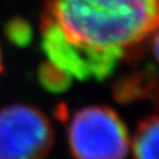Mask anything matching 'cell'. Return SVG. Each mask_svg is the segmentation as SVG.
<instances>
[{"label":"cell","instance_id":"obj_1","mask_svg":"<svg viewBox=\"0 0 159 159\" xmlns=\"http://www.w3.org/2000/svg\"><path fill=\"white\" fill-rule=\"evenodd\" d=\"M158 0H47L41 29L69 45L122 60L157 32Z\"/></svg>","mask_w":159,"mask_h":159},{"label":"cell","instance_id":"obj_2","mask_svg":"<svg viewBox=\"0 0 159 159\" xmlns=\"http://www.w3.org/2000/svg\"><path fill=\"white\" fill-rule=\"evenodd\" d=\"M68 142L74 159H125L129 147L127 129L107 106H86L70 117Z\"/></svg>","mask_w":159,"mask_h":159},{"label":"cell","instance_id":"obj_3","mask_svg":"<svg viewBox=\"0 0 159 159\" xmlns=\"http://www.w3.org/2000/svg\"><path fill=\"white\" fill-rule=\"evenodd\" d=\"M54 142L48 117L28 105L0 109V159H45Z\"/></svg>","mask_w":159,"mask_h":159},{"label":"cell","instance_id":"obj_4","mask_svg":"<svg viewBox=\"0 0 159 159\" xmlns=\"http://www.w3.org/2000/svg\"><path fill=\"white\" fill-rule=\"evenodd\" d=\"M157 94V72L151 66H146L139 72L121 78L114 86V98L121 103L135 99L148 98Z\"/></svg>","mask_w":159,"mask_h":159},{"label":"cell","instance_id":"obj_5","mask_svg":"<svg viewBox=\"0 0 159 159\" xmlns=\"http://www.w3.org/2000/svg\"><path fill=\"white\" fill-rule=\"evenodd\" d=\"M158 131L157 114H151L139 122L131 145L134 159H158Z\"/></svg>","mask_w":159,"mask_h":159},{"label":"cell","instance_id":"obj_6","mask_svg":"<svg viewBox=\"0 0 159 159\" xmlns=\"http://www.w3.org/2000/svg\"><path fill=\"white\" fill-rule=\"evenodd\" d=\"M39 80L41 86L52 93H61L70 86L72 78L64 74L49 62H44L39 69Z\"/></svg>","mask_w":159,"mask_h":159},{"label":"cell","instance_id":"obj_7","mask_svg":"<svg viewBox=\"0 0 159 159\" xmlns=\"http://www.w3.org/2000/svg\"><path fill=\"white\" fill-rule=\"evenodd\" d=\"M7 37L16 45H27L32 39V29L24 20H12L7 25Z\"/></svg>","mask_w":159,"mask_h":159},{"label":"cell","instance_id":"obj_8","mask_svg":"<svg viewBox=\"0 0 159 159\" xmlns=\"http://www.w3.org/2000/svg\"><path fill=\"white\" fill-rule=\"evenodd\" d=\"M3 70V64H2V52H0V73Z\"/></svg>","mask_w":159,"mask_h":159}]
</instances>
